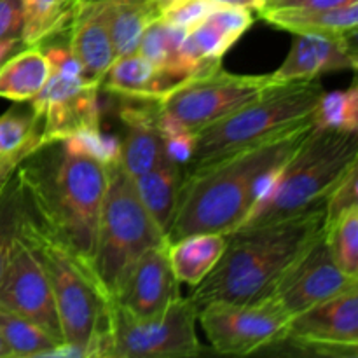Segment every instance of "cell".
Returning <instances> with one entry per match:
<instances>
[{"label":"cell","instance_id":"5b68a950","mask_svg":"<svg viewBox=\"0 0 358 358\" xmlns=\"http://www.w3.org/2000/svg\"><path fill=\"white\" fill-rule=\"evenodd\" d=\"M355 163L358 131L315 126L238 229L278 222L324 205L331 189Z\"/></svg>","mask_w":358,"mask_h":358},{"label":"cell","instance_id":"d6a6232c","mask_svg":"<svg viewBox=\"0 0 358 358\" xmlns=\"http://www.w3.org/2000/svg\"><path fill=\"white\" fill-rule=\"evenodd\" d=\"M358 163L352 164L325 198V224L358 205Z\"/></svg>","mask_w":358,"mask_h":358},{"label":"cell","instance_id":"484cf974","mask_svg":"<svg viewBox=\"0 0 358 358\" xmlns=\"http://www.w3.org/2000/svg\"><path fill=\"white\" fill-rule=\"evenodd\" d=\"M0 336L9 348L10 358H48L52 350L63 345L44 329L7 310L2 304H0Z\"/></svg>","mask_w":358,"mask_h":358},{"label":"cell","instance_id":"4dcf8cb0","mask_svg":"<svg viewBox=\"0 0 358 358\" xmlns=\"http://www.w3.org/2000/svg\"><path fill=\"white\" fill-rule=\"evenodd\" d=\"M38 142V129L30 112L9 110L0 115V154H9Z\"/></svg>","mask_w":358,"mask_h":358},{"label":"cell","instance_id":"7402d4cb","mask_svg":"<svg viewBox=\"0 0 358 358\" xmlns=\"http://www.w3.org/2000/svg\"><path fill=\"white\" fill-rule=\"evenodd\" d=\"M157 17L152 0H105V20L115 58L136 52L145 28Z\"/></svg>","mask_w":358,"mask_h":358},{"label":"cell","instance_id":"e0dca14e","mask_svg":"<svg viewBox=\"0 0 358 358\" xmlns=\"http://www.w3.org/2000/svg\"><path fill=\"white\" fill-rule=\"evenodd\" d=\"M119 115L126 126L119 166L135 180L166 159L164 138L157 126V107H124Z\"/></svg>","mask_w":358,"mask_h":358},{"label":"cell","instance_id":"1f68e13d","mask_svg":"<svg viewBox=\"0 0 358 358\" xmlns=\"http://www.w3.org/2000/svg\"><path fill=\"white\" fill-rule=\"evenodd\" d=\"M154 3L161 21L184 28L185 31H191L192 28L198 27L217 7L212 0H163Z\"/></svg>","mask_w":358,"mask_h":358},{"label":"cell","instance_id":"4fadbf2b","mask_svg":"<svg viewBox=\"0 0 358 358\" xmlns=\"http://www.w3.org/2000/svg\"><path fill=\"white\" fill-rule=\"evenodd\" d=\"M282 343L311 350L315 355L357 358L358 287L294 315Z\"/></svg>","mask_w":358,"mask_h":358},{"label":"cell","instance_id":"277c9868","mask_svg":"<svg viewBox=\"0 0 358 358\" xmlns=\"http://www.w3.org/2000/svg\"><path fill=\"white\" fill-rule=\"evenodd\" d=\"M20 234L34 245L48 273L63 345L79 350L83 358L110 357L114 299L98 278L93 264L45 234L28 208L21 220Z\"/></svg>","mask_w":358,"mask_h":358},{"label":"cell","instance_id":"9c48e42d","mask_svg":"<svg viewBox=\"0 0 358 358\" xmlns=\"http://www.w3.org/2000/svg\"><path fill=\"white\" fill-rule=\"evenodd\" d=\"M198 311L180 296L149 318L133 317L114 303L112 358H182L203 352L196 334Z\"/></svg>","mask_w":358,"mask_h":358},{"label":"cell","instance_id":"d590c367","mask_svg":"<svg viewBox=\"0 0 358 358\" xmlns=\"http://www.w3.org/2000/svg\"><path fill=\"white\" fill-rule=\"evenodd\" d=\"M23 28V0H0V38L20 37Z\"/></svg>","mask_w":358,"mask_h":358},{"label":"cell","instance_id":"7a4b0ae2","mask_svg":"<svg viewBox=\"0 0 358 358\" xmlns=\"http://www.w3.org/2000/svg\"><path fill=\"white\" fill-rule=\"evenodd\" d=\"M30 215L45 234L93 264L101 206L107 191V166L86 156L48 143L16 168Z\"/></svg>","mask_w":358,"mask_h":358},{"label":"cell","instance_id":"cb8c5ba5","mask_svg":"<svg viewBox=\"0 0 358 358\" xmlns=\"http://www.w3.org/2000/svg\"><path fill=\"white\" fill-rule=\"evenodd\" d=\"M101 86L108 93L119 94V96L156 103L159 98L157 66H154L140 52L117 56L105 72Z\"/></svg>","mask_w":358,"mask_h":358},{"label":"cell","instance_id":"ab89813d","mask_svg":"<svg viewBox=\"0 0 358 358\" xmlns=\"http://www.w3.org/2000/svg\"><path fill=\"white\" fill-rule=\"evenodd\" d=\"M215 6H231V7H243L248 10H257L261 13L264 9V0H212Z\"/></svg>","mask_w":358,"mask_h":358},{"label":"cell","instance_id":"4316f807","mask_svg":"<svg viewBox=\"0 0 358 358\" xmlns=\"http://www.w3.org/2000/svg\"><path fill=\"white\" fill-rule=\"evenodd\" d=\"M324 231L336 264L346 275L358 278V205L324 224Z\"/></svg>","mask_w":358,"mask_h":358},{"label":"cell","instance_id":"e575fe53","mask_svg":"<svg viewBox=\"0 0 358 358\" xmlns=\"http://www.w3.org/2000/svg\"><path fill=\"white\" fill-rule=\"evenodd\" d=\"M196 142H198V133L194 131H184L173 136H166L164 138V152H166L168 159L184 166V164H189V161L194 156Z\"/></svg>","mask_w":358,"mask_h":358},{"label":"cell","instance_id":"f35d334b","mask_svg":"<svg viewBox=\"0 0 358 358\" xmlns=\"http://www.w3.org/2000/svg\"><path fill=\"white\" fill-rule=\"evenodd\" d=\"M20 45H24L21 37L0 38V65H2L6 59H9L13 55H16Z\"/></svg>","mask_w":358,"mask_h":358},{"label":"cell","instance_id":"9a60e30c","mask_svg":"<svg viewBox=\"0 0 358 358\" xmlns=\"http://www.w3.org/2000/svg\"><path fill=\"white\" fill-rule=\"evenodd\" d=\"M357 34V31H355ZM355 34H294L292 48L273 77L280 83L313 80L336 70H355Z\"/></svg>","mask_w":358,"mask_h":358},{"label":"cell","instance_id":"b9f144b4","mask_svg":"<svg viewBox=\"0 0 358 358\" xmlns=\"http://www.w3.org/2000/svg\"><path fill=\"white\" fill-rule=\"evenodd\" d=\"M271 2H275V0H264V7L268 6V3H271Z\"/></svg>","mask_w":358,"mask_h":358},{"label":"cell","instance_id":"ac0fdd59","mask_svg":"<svg viewBox=\"0 0 358 358\" xmlns=\"http://www.w3.org/2000/svg\"><path fill=\"white\" fill-rule=\"evenodd\" d=\"M254 24L252 10L217 6L198 27L187 31L182 49L203 63H220L238 38Z\"/></svg>","mask_w":358,"mask_h":358},{"label":"cell","instance_id":"60d3db41","mask_svg":"<svg viewBox=\"0 0 358 358\" xmlns=\"http://www.w3.org/2000/svg\"><path fill=\"white\" fill-rule=\"evenodd\" d=\"M0 358H10V352L6 346V343H3L2 336H0Z\"/></svg>","mask_w":358,"mask_h":358},{"label":"cell","instance_id":"7c38bea8","mask_svg":"<svg viewBox=\"0 0 358 358\" xmlns=\"http://www.w3.org/2000/svg\"><path fill=\"white\" fill-rule=\"evenodd\" d=\"M0 304L63 343L48 273L34 245L20 233L0 276Z\"/></svg>","mask_w":358,"mask_h":358},{"label":"cell","instance_id":"2e32d148","mask_svg":"<svg viewBox=\"0 0 358 358\" xmlns=\"http://www.w3.org/2000/svg\"><path fill=\"white\" fill-rule=\"evenodd\" d=\"M69 48L83 66L84 79L101 86L115 52L105 20V0H73Z\"/></svg>","mask_w":358,"mask_h":358},{"label":"cell","instance_id":"836d02e7","mask_svg":"<svg viewBox=\"0 0 358 358\" xmlns=\"http://www.w3.org/2000/svg\"><path fill=\"white\" fill-rule=\"evenodd\" d=\"M45 59L49 63V70H55V72L66 73V76H77L84 77L83 66H80L79 59L73 56V52L70 51L69 44H52L48 48L42 49Z\"/></svg>","mask_w":358,"mask_h":358},{"label":"cell","instance_id":"d6986e66","mask_svg":"<svg viewBox=\"0 0 358 358\" xmlns=\"http://www.w3.org/2000/svg\"><path fill=\"white\" fill-rule=\"evenodd\" d=\"M227 234L194 233L177 241H168L171 271L178 283L194 289L217 266L227 247Z\"/></svg>","mask_w":358,"mask_h":358},{"label":"cell","instance_id":"5bb4252c","mask_svg":"<svg viewBox=\"0 0 358 358\" xmlns=\"http://www.w3.org/2000/svg\"><path fill=\"white\" fill-rule=\"evenodd\" d=\"M168 240L143 252L112 297L133 317L149 318L166 310L180 294L168 257Z\"/></svg>","mask_w":358,"mask_h":358},{"label":"cell","instance_id":"ba28073f","mask_svg":"<svg viewBox=\"0 0 358 358\" xmlns=\"http://www.w3.org/2000/svg\"><path fill=\"white\" fill-rule=\"evenodd\" d=\"M280 84L273 73L240 76L220 65L194 73L156 101L157 110L180 122L189 131L206 126L250 103L269 87Z\"/></svg>","mask_w":358,"mask_h":358},{"label":"cell","instance_id":"6da1fadb","mask_svg":"<svg viewBox=\"0 0 358 358\" xmlns=\"http://www.w3.org/2000/svg\"><path fill=\"white\" fill-rule=\"evenodd\" d=\"M313 128L311 119L212 163L189 168L166 240L171 243L194 233L233 234Z\"/></svg>","mask_w":358,"mask_h":358},{"label":"cell","instance_id":"8d00e7d4","mask_svg":"<svg viewBox=\"0 0 358 358\" xmlns=\"http://www.w3.org/2000/svg\"><path fill=\"white\" fill-rule=\"evenodd\" d=\"M358 0H275L266 7L271 9H332Z\"/></svg>","mask_w":358,"mask_h":358},{"label":"cell","instance_id":"ffe728a7","mask_svg":"<svg viewBox=\"0 0 358 358\" xmlns=\"http://www.w3.org/2000/svg\"><path fill=\"white\" fill-rule=\"evenodd\" d=\"M262 17L269 24L290 34H355L358 24V2L332 9H271L264 7Z\"/></svg>","mask_w":358,"mask_h":358},{"label":"cell","instance_id":"f546056e","mask_svg":"<svg viewBox=\"0 0 358 358\" xmlns=\"http://www.w3.org/2000/svg\"><path fill=\"white\" fill-rule=\"evenodd\" d=\"M65 152L73 156H86L98 161L103 166L119 163L121 156V140L114 135H105L100 126H87L77 129L70 136L59 142Z\"/></svg>","mask_w":358,"mask_h":358},{"label":"cell","instance_id":"52a82bcc","mask_svg":"<svg viewBox=\"0 0 358 358\" xmlns=\"http://www.w3.org/2000/svg\"><path fill=\"white\" fill-rule=\"evenodd\" d=\"M108 180L98 227L93 268L112 297L136 259L166 240L140 199L135 180L121 166H107Z\"/></svg>","mask_w":358,"mask_h":358},{"label":"cell","instance_id":"83f0119b","mask_svg":"<svg viewBox=\"0 0 358 358\" xmlns=\"http://www.w3.org/2000/svg\"><path fill=\"white\" fill-rule=\"evenodd\" d=\"M27 212L23 189L16 171L0 184V276L9 259L10 248L20 233L21 220Z\"/></svg>","mask_w":358,"mask_h":358},{"label":"cell","instance_id":"30bf717a","mask_svg":"<svg viewBox=\"0 0 358 358\" xmlns=\"http://www.w3.org/2000/svg\"><path fill=\"white\" fill-rule=\"evenodd\" d=\"M206 339L220 355H252L280 345L290 317L271 296L255 301H215L198 310Z\"/></svg>","mask_w":358,"mask_h":358},{"label":"cell","instance_id":"f1b7e54d","mask_svg":"<svg viewBox=\"0 0 358 358\" xmlns=\"http://www.w3.org/2000/svg\"><path fill=\"white\" fill-rule=\"evenodd\" d=\"M317 128L358 131V87L353 83L348 90L322 93L313 112Z\"/></svg>","mask_w":358,"mask_h":358},{"label":"cell","instance_id":"d4e9b609","mask_svg":"<svg viewBox=\"0 0 358 358\" xmlns=\"http://www.w3.org/2000/svg\"><path fill=\"white\" fill-rule=\"evenodd\" d=\"M73 0H23L21 41L24 48L44 44L70 24Z\"/></svg>","mask_w":358,"mask_h":358},{"label":"cell","instance_id":"44dd1931","mask_svg":"<svg viewBox=\"0 0 358 358\" xmlns=\"http://www.w3.org/2000/svg\"><path fill=\"white\" fill-rule=\"evenodd\" d=\"M182 177L184 173L180 170V164L166 157L156 168L135 178L136 191L143 206L164 234H168L171 219H173Z\"/></svg>","mask_w":358,"mask_h":358},{"label":"cell","instance_id":"8fae6325","mask_svg":"<svg viewBox=\"0 0 358 358\" xmlns=\"http://www.w3.org/2000/svg\"><path fill=\"white\" fill-rule=\"evenodd\" d=\"M353 287H358V278L346 275L336 264L322 227L287 266L268 296L292 318L294 315Z\"/></svg>","mask_w":358,"mask_h":358},{"label":"cell","instance_id":"74e56055","mask_svg":"<svg viewBox=\"0 0 358 358\" xmlns=\"http://www.w3.org/2000/svg\"><path fill=\"white\" fill-rule=\"evenodd\" d=\"M38 147H41L38 145V142H31L28 143V145L21 147V149L14 150V152L0 154V184H2V182L6 180V178L9 177L17 166H20V163L24 159V157L30 156V154L34 152V150H37Z\"/></svg>","mask_w":358,"mask_h":358},{"label":"cell","instance_id":"8992f818","mask_svg":"<svg viewBox=\"0 0 358 358\" xmlns=\"http://www.w3.org/2000/svg\"><path fill=\"white\" fill-rule=\"evenodd\" d=\"M324 87L317 79L290 80L269 87L250 103L198 133L189 168L201 166L231 152L287 131L313 119Z\"/></svg>","mask_w":358,"mask_h":358},{"label":"cell","instance_id":"3957f363","mask_svg":"<svg viewBox=\"0 0 358 358\" xmlns=\"http://www.w3.org/2000/svg\"><path fill=\"white\" fill-rule=\"evenodd\" d=\"M324 224L325 203L290 219L234 231L222 257L194 287L189 301L198 311L215 301L245 303L268 296L287 266Z\"/></svg>","mask_w":358,"mask_h":358},{"label":"cell","instance_id":"603a6c76","mask_svg":"<svg viewBox=\"0 0 358 358\" xmlns=\"http://www.w3.org/2000/svg\"><path fill=\"white\" fill-rule=\"evenodd\" d=\"M49 79V63L38 45L16 52L0 65V98L30 101Z\"/></svg>","mask_w":358,"mask_h":358},{"label":"cell","instance_id":"7bdbcfd3","mask_svg":"<svg viewBox=\"0 0 358 358\" xmlns=\"http://www.w3.org/2000/svg\"><path fill=\"white\" fill-rule=\"evenodd\" d=\"M152 2H163V0H152Z\"/></svg>","mask_w":358,"mask_h":358}]
</instances>
